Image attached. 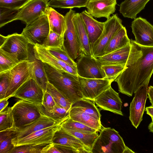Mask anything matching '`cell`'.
<instances>
[{
    "label": "cell",
    "mask_w": 153,
    "mask_h": 153,
    "mask_svg": "<svg viewBox=\"0 0 153 153\" xmlns=\"http://www.w3.org/2000/svg\"><path fill=\"white\" fill-rule=\"evenodd\" d=\"M148 128L150 132L153 133V122H151L148 126Z\"/></svg>",
    "instance_id": "db71d44e"
},
{
    "label": "cell",
    "mask_w": 153,
    "mask_h": 153,
    "mask_svg": "<svg viewBox=\"0 0 153 153\" xmlns=\"http://www.w3.org/2000/svg\"><path fill=\"white\" fill-rule=\"evenodd\" d=\"M18 129L0 131V153H9L14 146L12 140L15 138Z\"/></svg>",
    "instance_id": "4dcf8cb0"
},
{
    "label": "cell",
    "mask_w": 153,
    "mask_h": 153,
    "mask_svg": "<svg viewBox=\"0 0 153 153\" xmlns=\"http://www.w3.org/2000/svg\"><path fill=\"white\" fill-rule=\"evenodd\" d=\"M49 0H47V1H48Z\"/></svg>",
    "instance_id": "11a10c76"
},
{
    "label": "cell",
    "mask_w": 153,
    "mask_h": 153,
    "mask_svg": "<svg viewBox=\"0 0 153 153\" xmlns=\"http://www.w3.org/2000/svg\"><path fill=\"white\" fill-rule=\"evenodd\" d=\"M29 60L33 61L34 62L33 79L42 88L44 91H46L47 84L48 82L44 68V63L41 60L36 58L29 50Z\"/></svg>",
    "instance_id": "f1b7e54d"
},
{
    "label": "cell",
    "mask_w": 153,
    "mask_h": 153,
    "mask_svg": "<svg viewBox=\"0 0 153 153\" xmlns=\"http://www.w3.org/2000/svg\"><path fill=\"white\" fill-rule=\"evenodd\" d=\"M150 0H125L120 5V12L124 17L136 18Z\"/></svg>",
    "instance_id": "d4e9b609"
},
{
    "label": "cell",
    "mask_w": 153,
    "mask_h": 153,
    "mask_svg": "<svg viewBox=\"0 0 153 153\" xmlns=\"http://www.w3.org/2000/svg\"><path fill=\"white\" fill-rule=\"evenodd\" d=\"M46 13L48 19L50 30L63 36L66 27L65 16L50 6L48 7Z\"/></svg>",
    "instance_id": "4316f807"
},
{
    "label": "cell",
    "mask_w": 153,
    "mask_h": 153,
    "mask_svg": "<svg viewBox=\"0 0 153 153\" xmlns=\"http://www.w3.org/2000/svg\"><path fill=\"white\" fill-rule=\"evenodd\" d=\"M76 63L78 76L89 79H103L106 77L102 65L97 58L82 54Z\"/></svg>",
    "instance_id": "30bf717a"
},
{
    "label": "cell",
    "mask_w": 153,
    "mask_h": 153,
    "mask_svg": "<svg viewBox=\"0 0 153 153\" xmlns=\"http://www.w3.org/2000/svg\"><path fill=\"white\" fill-rule=\"evenodd\" d=\"M106 78L113 82L126 68L125 66L119 65H102Z\"/></svg>",
    "instance_id": "60d3db41"
},
{
    "label": "cell",
    "mask_w": 153,
    "mask_h": 153,
    "mask_svg": "<svg viewBox=\"0 0 153 153\" xmlns=\"http://www.w3.org/2000/svg\"><path fill=\"white\" fill-rule=\"evenodd\" d=\"M82 92L84 99L94 100L101 94L109 88L113 82L105 78L89 79L78 76Z\"/></svg>",
    "instance_id": "4fadbf2b"
},
{
    "label": "cell",
    "mask_w": 153,
    "mask_h": 153,
    "mask_svg": "<svg viewBox=\"0 0 153 153\" xmlns=\"http://www.w3.org/2000/svg\"><path fill=\"white\" fill-rule=\"evenodd\" d=\"M34 68V62L27 60L20 61L10 70L9 85L4 99H8L13 97L22 84L33 79Z\"/></svg>",
    "instance_id": "5b68a950"
},
{
    "label": "cell",
    "mask_w": 153,
    "mask_h": 153,
    "mask_svg": "<svg viewBox=\"0 0 153 153\" xmlns=\"http://www.w3.org/2000/svg\"><path fill=\"white\" fill-rule=\"evenodd\" d=\"M48 144H26L14 146L9 153H41L43 148Z\"/></svg>",
    "instance_id": "f35d334b"
},
{
    "label": "cell",
    "mask_w": 153,
    "mask_h": 153,
    "mask_svg": "<svg viewBox=\"0 0 153 153\" xmlns=\"http://www.w3.org/2000/svg\"><path fill=\"white\" fill-rule=\"evenodd\" d=\"M29 44L21 34L15 33L6 36L0 35V49L15 55L20 61L29 60Z\"/></svg>",
    "instance_id": "9c48e42d"
},
{
    "label": "cell",
    "mask_w": 153,
    "mask_h": 153,
    "mask_svg": "<svg viewBox=\"0 0 153 153\" xmlns=\"http://www.w3.org/2000/svg\"><path fill=\"white\" fill-rule=\"evenodd\" d=\"M131 27L135 42L140 45L153 47V25L140 17L134 19Z\"/></svg>",
    "instance_id": "9a60e30c"
},
{
    "label": "cell",
    "mask_w": 153,
    "mask_h": 153,
    "mask_svg": "<svg viewBox=\"0 0 153 153\" xmlns=\"http://www.w3.org/2000/svg\"><path fill=\"white\" fill-rule=\"evenodd\" d=\"M103 31L91 48L92 56L97 58L104 55V51L117 32L123 26L122 20L116 14L104 22Z\"/></svg>",
    "instance_id": "8992f818"
},
{
    "label": "cell",
    "mask_w": 153,
    "mask_h": 153,
    "mask_svg": "<svg viewBox=\"0 0 153 153\" xmlns=\"http://www.w3.org/2000/svg\"><path fill=\"white\" fill-rule=\"evenodd\" d=\"M145 111H146V114L149 115L151 117L152 122H153V106H150L146 107L145 108Z\"/></svg>",
    "instance_id": "816d5d0a"
},
{
    "label": "cell",
    "mask_w": 153,
    "mask_h": 153,
    "mask_svg": "<svg viewBox=\"0 0 153 153\" xmlns=\"http://www.w3.org/2000/svg\"><path fill=\"white\" fill-rule=\"evenodd\" d=\"M70 118L100 131L102 128L101 121L85 112L79 108L71 107L69 111Z\"/></svg>",
    "instance_id": "484cf974"
},
{
    "label": "cell",
    "mask_w": 153,
    "mask_h": 153,
    "mask_svg": "<svg viewBox=\"0 0 153 153\" xmlns=\"http://www.w3.org/2000/svg\"><path fill=\"white\" fill-rule=\"evenodd\" d=\"M63 36L50 30L48 36L44 44V47H59L62 48Z\"/></svg>",
    "instance_id": "b9f144b4"
},
{
    "label": "cell",
    "mask_w": 153,
    "mask_h": 153,
    "mask_svg": "<svg viewBox=\"0 0 153 153\" xmlns=\"http://www.w3.org/2000/svg\"><path fill=\"white\" fill-rule=\"evenodd\" d=\"M15 126L19 129L40 118L43 115L38 106L20 99L11 107Z\"/></svg>",
    "instance_id": "277c9868"
},
{
    "label": "cell",
    "mask_w": 153,
    "mask_h": 153,
    "mask_svg": "<svg viewBox=\"0 0 153 153\" xmlns=\"http://www.w3.org/2000/svg\"><path fill=\"white\" fill-rule=\"evenodd\" d=\"M134 151H133L127 146L126 147V149L124 151L123 153H135Z\"/></svg>",
    "instance_id": "f5cc1de1"
},
{
    "label": "cell",
    "mask_w": 153,
    "mask_h": 153,
    "mask_svg": "<svg viewBox=\"0 0 153 153\" xmlns=\"http://www.w3.org/2000/svg\"><path fill=\"white\" fill-rule=\"evenodd\" d=\"M33 51L35 57L43 62L59 70L78 76L76 68L56 57L42 45H33Z\"/></svg>",
    "instance_id": "ac0fdd59"
},
{
    "label": "cell",
    "mask_w": 153,
    "mask_h": 153,
    "mask_svg": "<svg viewBox=\"0 0 153 153\" xmlns=\"http://www.w3.org/2000/svg\"><path fill=\"white\" fill-rule=\"evenodd\" d=\"M58 124L53 119L43 115L33 122L18 129L16 137L13 140L25 137L33 132Z\"/></svg>",
    "instance_id": "603a6c76"
},
{
    "label": "cell",
    "mask_w": 153,
    "mask_h": 153,
    "mask_svg": "<svg viewBox=\"0 0 153 153\" xmlns=\"http://www.w3.org/2000/svg\"><path fill=\"white\" fill-rule=\"evenodd\" d=\"M117 4V0H88L85 7L93 17L107 19L115 12Z\"/></svg>",
    "instance_id": "d6986e66"
},
{
    "label": "cell",
    "mask_w": 153,
    "mask_h": 153,
    "mask_svg": "<svg viewBox=\"0 0 153 153\" xmlns=\"http://www.w3.org/2000/svg\"><path fill=\"white\" fill-rule=\"evenodd\" d=\"M58 123L33 132L19 139L12 140L14 146L26 144H49L52 143V138L56 131L60 126Z\"/></svg>",
    "instance_id": "e0dca14e"
},
{
    "label": "cell",
    "mask_w": 153,
    "mask_h": 153,
    "mask_svg": "<svg viewBox=\"0 0 153 153\" xmlns=\"http://www.w3.org/2000/svg\"><path fill=\"white\" fill-rule=\"evenodd\" d=\"M15 128H17L15 126L11 107H9L0 113V131Z\"/></svg>",
    "instance_id": "74e56055"
},
{
    "label": "cell",
    "mask_w": 153,
    "mask_h": 153,
    "mask_svg": "<svg viewBox=\"0 0 153 153\" xmlns=\"http://www.w3.org/2000/svg\"><path fill=\"white\" fill-rule=\"evenodd\" d=\"M131 48L130 44L97 58L102 65H119L125 66Z\"/></svg>",
    "instance_id": "7402d4cb"
},
{
    "label": "cell",
    "mask_w": 153,
    "mask_h": 153,
    "mask_svg": "<svg viewBox=\"0 0 153 153\" xmlns=\"http://www.w3.org/2000/svg\"><path fill=\"white\" fill-rule=\"evenodd\" d=\"M94 101L101 109L123 116L121 111L122 102L119 94L111 86L98 96Z\"/></svg>",
    "instance_id": "2e32d148"
},
{
    "label": "cell",
    "mask_w": 153,
    "mask_h": 153,
    "mask_svg": "<svg viewBox=\"0 0 153 153\" xmlns=\"http://www.w3.org/2000/svg\"><path fill=\"white\" fill-rule=\"evenodd\" d=\"M10 71L0 73V100L5 98L9 85Z\"/></svg>",
    "instance_id": "f6af8a7d"
},
{
    "label": "cell",
    "mask_w": 153,
    "mask_h": 153,
    "mask_svg": "<svg viewBox=\"0 0 153 153\" xmlns=\"http://www.w3.org/2000/svg\"><path fill=\"white\" fill-rule=\"evenodd\" d=\"M55 102L52 96L46 91H44L42 106L45 108L48 109L53 107Z\"/></svg>",
    "instance_id": "bcb514c9"
},
{
    "label": "cell",
    "mask_w": 153,
    "mask_h": 153,
    "mask_svg": "<svg viewBox=\"0 0 153 153\" xmlns=\"http://www.w3.org/2000/svg\"><path fill=\"white\" fill-rule=\"evenodd\" d=\"M52 143L74 148L79 153H91L79 139L67 132L61 126L55 132Z\"/></svg>",
    "instance_id": "ffe728a7"
},
{
    "label": "cell",
    "mask_w": 153,
    "mask_h": 153,
    "mask_svg": "<svg viewBox=\"0 0 153 153\" xmlns=\"http://www.w3.org/2000/svg\"><path fill=\"white\" fill-rule=\"evenodd\" d=\"M59 153L53 143L48 144L42 149L41 153Z\"/></svg>",
    "instance_id": "c3c4849f"
},
{
    "label": "cell",
    "mask_w": 153,
    "mask_h": 153,
    "mask_svg": "<svg viewBox=\"0 0 153 153\" xmlns=\"http://www.w3.org/2000/svg\"><path fill=\"white\" fill-rule=\"evenodd\" d=\"M20 62L15 55L0 49V73L10 70Z\"/></svg>",
    "instance_id": "836d02e7"
},
{
    "label": "cell",
    "mask_w": 153,
    "mask_h": 153,
    "mask_svg": "<svg viewBox=\"0 0 153 153\" xmlns=\"http://www.w3.org/2000/svg\"><path fill=\"white\" fill-rule=\"evenodd\" d=\"M74 24L79 43L83 54L92 56L88 35L80 13H76L74 18Z\"/></svg>",
    "instance_id": "cb8c5ba5"
},
{
    "label": "cell",
    "mask_w": 153,
    "mask_h": 153,
    "mask_svg": "<svg viewBox=\"0 0 153 153\" xmlns=\"http://www.w3.org/2000/svg\"><path fill=\"white\" fill-rule=\"evenodd\" d=\"M46 48L56 57L76 69V63L63 49L59 47H50Z\"/></svg>",
    "instance_id": "ab89813d"
},
{
    "label": "cell",
    "mask_w": 153,
    "mask_h": 153,
    "mask_svg": "<svg viewBox=\"0 0 153 153\" xmlns=\"http://www.w3.org/2000/svg\"><path fill=\"white\" fill-rule=\"evenodd\" d=\"M31 0H0V7L19 10Z\"/></svg>",
    "instance_id": "7bdbcfd3"
},
{
    "label": "cell",
    "mask_w": 153,
    "mask_h": 153,
    "mask_svg": "<svg viewBox=\"0 0 153 153\" xmlns=\"http://www.w3.org/2000/svg\"><path fill=\"white\" fill-rule=\"evenodd\" d=\"M8 99H4L0 100V113L3 112L7 108L9 104Z\"/></svg>",
    "instance_id": "681fc988"
},
{
    "label": "cell",
    "mask_w": 153,
    "mask_h": 153,
    "mask_svg": "<svg viewBox=\"0 0 153 153\" xmlns=\"http://www.w3.org/2000/svg\"><path fill=\"white\" fill-rule=\"evenodd\" d=\"M54 144L59 153H79L76 149L72 147L59 144Z\"/></svg>",
    "instance_id": "7dc6e473"
},
{
    "label": "cell",
    "mask_w": 153,
    "mask_h": 153,
    "mask_svg": "<svg viewBox=\"0 0 153 153\" xmlns=\"http://www.w3.org/2000/svg\"><path fill=\"white\" fill-rule=\"evenodd\" d=\"M130 40L126 27L123 26L111 39L105 49L103 55L129 45Z\"/></svg>",
    "instance_id": "83f0119b"
},
{
    "label": "cell",
    "mask_w": 153,
    "mask_h": 153,
    "mask_svg": "<svg viewBox=\"0 0 153 153\" xmlns=\"http://www.w3.org/2000/svg\"><path fill=\"white\" fill-rule=\"evenodd\" d=\"M76 12L72 9L65 16L66 27L63 36L62 49L73 60L83 54L80 46L74 24Z\"/></svg>",
    "instance_id": "52a82bcc"
},
{
    "label": "cell",
    "mask_w": 153,
    "mask_h": 153,
    "mask_svg": "<svg viewBox=\"0 0 153 153\" xmlns=\"http://www.w3.org/2000/svg\"><path fill=\"white\" fill-rule=\"evenodd\" d=\"M45 91L34 79H31L22 84L13 97L39 106L42 104Z\"/></svg>",
    "instance_id": "5bb4252c"
},
{
    "label": "cell",
    "mask_w": 153,
    "mask_h": 153,
    "mask_svg": "<svg viewBox=\"0 0 153 153\" xmlns=\"http://www.w3.org/2000/svg\"><path fill=\"white\" fill-rule=\"evenodd\" d=\"M47 0H31L23 7L10 21L20 20L28 24L46 13L49 6Z\"/></svg>",
    "instance_id": "8fae6325"
},
{
    "label": "cell",
    "mask_w": 153,
    "mask_h": 153,
    "mask_svg": "<svg viewBox=\"0 0 153 153\" xmlns=\"http://www.w3.org/2000/svg\"><path fill=\"white\" fill-rule=\"evenodd\" d=\"M148 98L152 106H153V86H150L148 87L147 90Z\"/></svg>",
    "instance_id": "f907efd6"
},
{
    "label": "cell",
    "mask_w": 153,
    "mask_h": 153,
    "mask_svg": "<svg viewBox=\"0 0 153 153\" xmlns=\"http://www.w3.org/2000/svg\"><path fill=\"white\" fill-rule=\"evenodd\" d=\"M38 107L43 115L52 118L58 123H62L70 118L69 111L56 104L53 107L48 109L45 108L42 105Z\"/></svg>",
    "instance_id": "f546056e"
},
{
    "label": "cell",
    "mask_w": 153,
    "mask_h": 153,
    "mask_svg": "<svg viewBox=\"0 0 153 153\" xmlns=\"http://www.w3.org/2000/svg\"><path fill=\"white\" fill-rule=\"evenodd\" d=\"M65 130L79 139L91 152L94 142L99 135L98 132L86 133L70 130Z\"/></svg>",
    "instance_id": "8d00e7d4"
},
{
    "label": "cell",
    "mask_w": 153,
    "mask_h": 153,
    "mask_svg": "<svg viewBox=\"0 0 153 153\" xmlns=\"http://www.w3.org/2000/svg\"><path fill=\"white\" fill-rule=\"evenodd\" d=\"M61 126L65 130H70L82 133H90L98 131L95 129L74 121L70 118L62 123Z\"/></svg>",
    "instance_id": "d590c367"
},
{
    "label": "cell",
    "mask_w": 153,
    "mask_h": 153,
    "mask_svg": "<svg viewBox=\"0 0 153 153\" xmlns=\"http://www.w3.org/2000/svg\"><path fill=\"white\" fill-rule=\"evenodd\" d=\"M46 91L52 96L57 105L64 108L68 111H69L72 103L49 82L47 85Z\"/></svg>",
    "instance_id": "d6a6232c"
},
{
    "label": "cell",
    "mask_w": 153,
    "mask_h": 153,
    "mask_svg": "<svg viewBox=\"0 0 153 153\" xmlns=\"http://www.w3.org/2000/svg\"><path fill=\"white\" fill-rule=\"evenodd\" d=\"M149 82L142 86L134 93L130 103L129 119L132 125L137 128L143 119L146 100L148 98L147 90Z\"/></svg>",
    "instance_id": "7c38bea8"
},
{
    "label": "cell",
    "mask_w": 153,
    "mask_h": 153,
    "mask_svg": "<svg viewBox=\"0 0 153 153\" xmlns=\"http://www.w3.org/2000/svg\"><path fill=\"white\" fill-rule=\"evenodd\" d=\"M0 9L1 27L9 23L10 21L19 10H12L1 7H0Z\"/></svg>",
    "instance_id": "ee69618b"
},
{
    "label": "cell",
    "mask_w": 153,
    "mask_h": 153,
    "mask_svg": "<svg viewBox=\"0 0 153 153\" xmlns=\"http://www.w3.org/2000/svg\"><path fill=\"white\" fill-rule=\"evenodd\" d=\"M50 27L46 14L26 24L21 33L32 45H42L49 33Z\"/></svg>",
    "instance_id": "ba28073f"
},
{
    "label": "cell",
    "mask_w": 153,
    "mask_h": 153,
    "mask_svg": "<svg viewBox=\"0 0 153 153\" xmlns=\"http://www.w3.org/2000/svg\"><path fill=\"white\" fill-rule=\"evenodd\" d=\"M95 103L94 100L83 99L72 104V107L79 108L85 112L101 121V115Z\"/></svg>",
    "instance_id": "1f68e13d"
},
{
    "label": "cell",
    "mask_w": 153,
    "mask_h": 153,
    "mask_svg": "<svg viewBox=\"0 0 153 153\" xmlns=\"http://www.w3.org/2000/svg\"><path fill=\"white\" fill-rule=\"evenodd\" d=\"M96 139L91 153H123L127 146L118 132L102 127Z\"/></svg>",
    "instance_id": "3957f363"
},
{
    "label": "cell",
    "mask_w": 153,
    "mask_h": 153,
    "mask_svg": "<svg viewBox=\"0 0 153 153\" xmlns=\"http://www.w3.org/2000/svg\"><path fill=\"white\" fill-rule=\"evenodd\" d=\"M131 48L126 68L114 80L119 91L131 97L149 82L153 73V47L145 46L130 40Z\"/></svg>",
    "instance_id": "6da1fadb"
},
{
    "label": "cell",
    "mask_w": 153,
    "mask_h": 153,
    "mask_svg": "<svg viewBox=\"0 0 153 153\" xmlns=\"http://www.w3.org/2000/svg\"><path fill=\"white\" fill-rule=\"evenodd\" d=\"M44 64L48 82L73 104L84 99L78 76L59 70L46 63Z\"/></svg>",
    "instance_id": "7a4b0ae2"
},
{
    "label": "cell",
    "mask_w": 153,
    "mask_h": 153,
    "mask_svg": "<svg viewBox=\"0 0 153 153\" xmlns=\"http://www.w3.org/2000/svg\"><path fill=\"white\" fill-rule=\"evenodd\" d=\"M80 14L87 33L91 48L94 43L101 34L105 22L95 19L86 10L83 11Z\"/></svg>",
    "instance_id": "44dd1931"
},
{
    "label": "cell",
    "mask_w": 153,
    "mask_h": 153,
    "mask_svg": "<svg viewBox=\"0 0 153 153\" xmlns=\"http://www.w3.org/2000/svg\"><path fill=\"white\" fill-rule=\"evenodd\" d=\"M88 0H50L49 6L53 8L72 9L85 7Z\"/></svg>",
    "instance_id": "e575fe53"
}]
</instances>
